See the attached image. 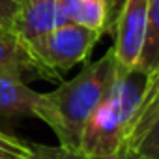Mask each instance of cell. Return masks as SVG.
<instances>
[{
    "mask_svg": "<svg viewBox=\"0 0 159 159\" xmlns=\"http://www.w3.org/2000/svg\"><path fill=\"white\" fill-rule=\"evenodd\" d=\"M118 62L112 49L99 60L86 62V66L73 79L60 83L58 88L39 94L32 116L47 124L58 139V148L66 152H79L84 125L99 101L105 98Z\"/></svg>",
    "mask_w": 159,
    "mask_h": 159,
    "instance_id": "cell-1",
    "label": "cell"
},
{
    "mask_svg": "<svg viewBox=\"0 0 159 159\" xmlns=\"http://www.w3.org/2000/svg\"><path fill=\"white\" fill-rule=\"evenodd\" d=\"M146 83L148 77L142 71L125 69L118 64L105 98L99 101L84 125L79 152L101 157L122 150L140 107Z\"/></svg>",
    "mask_w": 159,
    "mask_h": 159,
    "instance_id": "cell-2",
    "label": "cell"
},
{
    "mask_svg": "<svg viewBox=\"0 0 159 159\" xmlns=\"http://www.w3.org/2000/svg\"><path fill=\"white\" fill-rule=\"evenodd\" d=\"M101 34L75 23H62L25 45L30 71L45 79H60L77 64L88 62Z\"/></svg>",
    "mask_w": 159,
    "mask_h": 159,
    "instance_id": "cell-3",
    "label": "cell"
},
{
    "mask_svg": "<svg viewBox=\"0 0 159 159\" xmlns=\"http://www.w3.org/2000/svg\"><path fill=\"white\" fill-rule=\"evenodd\" d=\"M150 0H122L111 26L112 52L125 69H137L148 28Z\"/></svg>",
    "mask_w": 159,
    "mask_h": 159,
    "instance_id": "cell-4",
    "label": "cell"
},
{
    "mask_svg": "<svg viewBox=\"0 0 159 159\" xmlns=\"http://www.w3.org/2000/svg\"><path fill=\"white\" fill-rule=\"evenodd\" d=\"M62 23L60 0H21L11 30L25 47Z\"/></svg>",
    "mask_w": 159,
    "mask_h": 159,
    "instance_id": "cell-5",
    "label": "cell"
},
{
    "mask_svg": "<svg viewBox=\"0 0 159 159\" xmlns=\"http://www.w3.org/2000/svg\"><path fill=\"white\" fill-rule=\"evenodd\" d=\"M64 23H75L99 32H111L116 17V0H60Z\"/></svg>",
    "mask_w": 159,
    "mask_h": 159,
    "instance_id": "cell-6",
    "label": "cell"
},
{
    "mask_svg": "<svg viewBox=\"0 0 159 159\" xmlns=\"http://www.w3.org/2000/svg\"><path fill=\"white\" fill-rule=\"evenodd\" d=\"M122 152L127 159H159V105L133 122Z\"/></svg>",
    "mask_w": 159,
    "mask_h": 159,
    "instance_id": "cell-7",
    "label": "cell"
},
{
    "mask_svg": "<svg viewBox=\"0 0 159 159\" xmlns=\"http://www.w3.org/2000/svg\"><path fill=\"white\" fill-rule=\"evenodd\" d=\"M39 92L32 90L17 69H0V116H32Z\"/></svg>",
    "mask_w": 159,
    "mask_h": 159,
    "instance_id": "cell-8",
    "label": "cell"
},
{
    "mask_svg": "<svg viewBox=\"0 0 159 159\" xmlns=\"http://www.w3.org/2000/svg\"><path fill=\"white\" fill-rule=\"evenodd\" d=\"M137 69L146 77H152L159 69V0H150L146 39Z\"/></svg>",
    "mask_w": 159,
    "mask_h": 159,
    "instance_id": "cell-9",
    "label": "cell"
},
{
    "mask_svg": "<svg viewBox=\"0 0 159 159\" xmlns=\"http://www.w3.org/2000/svg\"><path fill=\"white\" fill-rule=\"evenodd\" d=\"M0 69H17L21 73L30 71L21 41L8 28H0Z\"/></svg>",
    "mask_w": 159,
    "mask_h": 159,
    "instance_id": "cell-10",
    "label": "cell"
},
{
    "mask_svg": "<svg viewBox=\"0 0 159 159\" xmlns=\"http://www.w3.org/2000/svg\"><path fill=\"white\" fill-rule=\"evenodd\" d=\"M32 153V144L0 131V159H26Z\"/></svg>",
    "mask_w": 159,
    "mask_h": 159,
    "instance_id": "cell-11",
    "label": "cell"
},
{
    "mask_svg": "<svg viewBox=\"0 0 159 159\" xmlns=\"http://www.w3.org/2000/svg\"><path fill=\"white\" fill-rule=\"evenodd\" d=\"M155 105H159V69H157L152 77H148L146 90H144V94H142V101H140V107H139V111H137L135 120L140 118L144 112H148V111H150L152 107H155ZM135 120H133V122H135Z\"/></svg>",
    "mask_w": 159,
    "mask_h": 159,
    "instance_id": "cell-12",
    "label": "cell"
},
{
    "mask_svg": "<svg viewBox=\"0 0 159 159\" xmlns=\"http://www.w3.org/2000/svg\"><path fill=\"white\" fill-rule=\"evenodd\" d=\"M21 0H0V28H13ZM13 32V30H11Z\"/></svg>",
    "mask_w": 159,
    "mask_h": 159,
    "instance_id": "cell-13",
    "label": "cell"
},
{
    "mask_svg": "<svg viewBox=\"0 0 159 159\" xmlns=\"http://www.w3.org/2000/svg\"><path fill=\"white\" fill-rule=\"evenodd\" d=\"M56 159H127L124 155V152L120 150L118 153H112V155H101V157H94V155H84L81 152H66L62 148H58V155Z\"/></svg>",
    "mask_w": 159,
    "mask_h": 159,
    "instance_id": "cell-14",
    "label": "cell"
},
{
    "mask_svg": "<svg viewBox=\"0 0 159 159\" xmlns=\"http://www.w3.org/2000/svg\"><path fill=\"white\" fill-rule=\"evenodd\" d=\"M58 146H45V144H32V153L26 159H56Z\"/></svg>",
    "mask_w": 159,
    "mask_h": 159,
    "instance_id": "cell-15",
    "label": "cell"
}]
</instances>
